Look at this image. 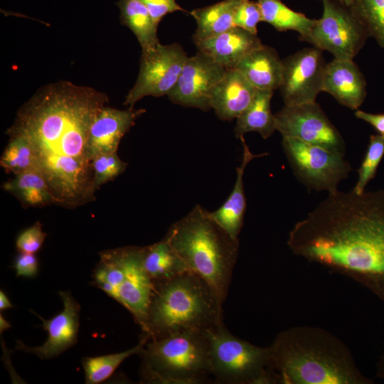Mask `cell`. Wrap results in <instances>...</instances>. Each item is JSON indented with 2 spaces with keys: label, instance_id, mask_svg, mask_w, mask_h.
I'll return each instance as SVG.
<instances>
[{
  "label": "cell",
  "instance_id": "6",
  "mask_svg": "<svg viewBox=\"0 0 384 384\" xmlns=\"http://www.w3.org/2000/svg\"><path fill=\"white\" fill-rule=\"evenodd\" d=\"M139 353L143 358L142 376L147 382L200 383L210 375L206 331H184L149 339Z\"/></svg>",
  "mask_w": 384,
  "mask_h": 384
},
{
  "label": "cell",
  "instance_id": "21",
  "mask_svg": "<svg viewBox=\"0 0 384 384\" xmlns=\"http://www.w3.org/2000/svg\"><path fill=\"white\" fill-rule=\"evenodd\" d=\"M282 68V60L277 51L263 44L247 54L235 67L255 89L273 91L280 87Z\"/></svg>",
  "mask_w": 384,
  "mask_h": 384
},
{
  "label": "cell",
  "instance_id": "9",
  "mask_svg": "<svg viewBox=\"0 0 384 384\" xmlns=\"http://www.w3.org/2000/svg\"><path fill=\"white\" fill-rule=\"evenodd\" d=\"M322 2L321 17L300 40L330 52L334 58L353 60L369 37L366 26L351 8L334 0Z\"/></svg>",
  "mask_w": 384,
  "mask_h": 384
},
{
  "label": "cell",
  "instance_id": "7",
  "mask_svg": "<svg viewBox=\"0 0 384 384\" xmlns=\"http://www.w3.org/2000/svg\"><path fill=\"white\" fill-rule=\"evenodd\" d=\"M92 277L94 285L125 307L144 332L154 284L143 266L142 247L101 252Z\"/></svg>",
  "mask_w": 384,
  "mask_h": 384
},
{
  "label": "cell",
  "instance_id": "25",
  "mask_svg": "<svg viewBox=\"0 0 384 384\" xmlns=\"http://www.w3.org/2000/svg\"><path fill=\"white\" fill-rule=\"evenodd\" d=\"M117 4L120 10L122 24L133 32L142 50L153 48L160 43L157 36L158 25L141 0H119Z\"/></svg>",
  "mask_w": 384,
  "mask_h": 384
},
{
  "label": "cell",
  "instance_id": "14",
  "mask_svg": "<svg viewBox=\"0 0 384 384\" xmlns=\"http://www.w3.org/2000/svg\"><path fill=\"white\" fill-rule=\"evenodd\" d=\"M226 70L198 50L193 56L188 57L168 97L173 103L208 111L212 109V92Z\"/></svg>",
  "mask_w": 384,
  "mask_h": 384
},
{
  "label": "cell",
  "instance_id": "28",
  "mask_svg": "<svg viewBox=\"0 0 384 384\" xmlns=\"http://www.w3.org/2000/svg\"><path fill=\"white\" fill-rule=\"evenodd\" d=\"M146 340L142 338L134 347L127 351L96 357H87L82 360L85 375V383L97 384L108 378L118 366L127 358L139 353Z\"/></svg>",
  "mask_w": 384,
  "mask_h": 384
},
{
  "label": "cell",
  "instance_id": "26",
  "mask_svg": "<svg viewBox=\"0 0 384 384\" xmlns=\"http://www.w3.org/2000/svg\"><path fill=\"white\" fill-rule=\"evenodd\" d=\"M3 188L29 206L56 203L46 179L38 169L27 170L15 175L3 185Z\"/></svg>",
  "mask_w": 384,
  "mask_h": 384
},
{
  "label": "cell",
  "instance_id": "34",
  "mask_svg": "<svg viewBox=\"0 0 384 384\" xmlns=\"http://www.w3.org/2000/svg\"><path fill=\"white\" fill-rule=\"evenodd\" d=\"M46 237L42 225L36 223L19 234L16 245L20 252L35 254L41 249Z\"/></svg>",
  "mask_w": 384,
  "mask_h": 384
},
{
  "label": "cell",
  "instance_id": "31",
  "mask_svg": "<svg viewBox=\"0 0 384 384\" xmlns=\"http://www.w3.org/2000/svg\"><path fill=\"white\" fill-rule=\"evenodd\" d=\"M384 156V137L372 134L365 157L358 171V178L352 191L358 194L365 191L367 184L375 177L378 167Z\"/></svg>",
  "mask_w": 384,
  "mask_h": 384
},
{
  "label": "cell",
  "instance_id": "4",
  "mask_svg": "<svg viewBox=\"0 0 384 384\" xmlns=\"http://www.w3.org/2000/svg\"><path fill=\"white\" fill-rule=\"evenodd\" d=\"M164 238L223 305L238 259L239 240L233 239L200 205L174 223Z\"/></svg>",
  "mask_w": 384,
  "mask_h": 384
},
{
  "label": "cell",
  "instance_id": "29",
  "mask_svg": "<svg viewBox=\"0 0 384 384\" xmlns=\"http://www.w3.org/2000/svg\"><path fill=\"white\" fill-rule=\"evenodd\" d=\"M0 164L5 170L15 175L27 170L38 169L33 148L21 136H10L9 142L1 157Z\"/></svg>",
  "mask_w": 384,
  "mask_h": 384
},
{
  "label": "cell",
  "instance_id": "39",
  "mask_svg": "<svg viewBox=\"0 0 384 384\" xmlns=\"http://www.w3.org/2000/svg\"><path fill=\"white\" fill-rule=\"evenodd\" d=\"M376 376L384 380V353L380 358L376 366Z\"/></svg>",
  "mask_w": 384,
  "mask_h": 384
},
{
  "label": "cell",
  "instance_id": "17",
  "mask_svg": "<svg viewBox=\"0 0 384 384\" xmlns=\"http://www.w3.org/2000/svg\"><path fill=\"white\" fill-rule=\"evenodd\" d=\"M322 91L340 104L357 110L366 95V82L358 65L350 59L334 58L326 64Z\"/></svg>",
  "mask_w": 384,
  "mask_h": 384
},
{
  "label": "cell",
  "instance_id": "2",
  "mask_svg": "<svg viewBox=\"0 0 384 384\" xmlns=\"http://www.w3.org/2000/svg\"><path fill=\"white\" fill-rule=\"evenodd\" d=\"M292 253L347 276L384 302V189L329 193L290 230Z\"/></svg>",
  "mask_w": 384,
  "mask_h": 384
},
{
  "label": "cell",
  "instance_id": "41",
  "mask_svg": "<svg viewBox=\"0 0 384 384\" xmlns=\"http://www.w3.org/2000/svg\"><path fill=\"white\" fill-rule=\"evenodd\" d=\"M339 3L348 8H351L358 0H338Z\"/></svg>",
  "mask_w": 384,
  "mask_h": 384
},
{
  "label": "cell",
  "instance_id": "16",
  "mask_svg": "<svg viewBox=\"0 0 384 384\" xmlns=\"http://www.w3.org/2000/svg\"><path fill=\"white\" fill-rule=\"evenodd\" d=\"M146 112L129 107L121 110L107 105L97 112L90 129L88 151L92 158L100 154L117 153L124 135Z\"/></svg>",
  "mask_w": 384,
  "mask_h": 384
},
{
  "label": "cell",
  "instance_id": "35",
  "mask_svg": "<svg viewBox=\"0 0 384 384\" xmlns=\"http://www.w3.org/2000/svg\"><path fill=\"white\" fill-rule=\"evenodd\" d=\"M147 9L156 24H159L162 18L166 14L176 11H184L176 0H141Z\"/></svg>",
  "mask_w": 384,
  "mask_h": 384
},
{
  "label": "cell",
  "instance_id": "1",
  "mask_svg": "<svg viewBox=\"0 0 384 384\" xmlns=\"http://www.w3.org/2000/svg\"><path fill=\"white\" fill-rule=\"evenodd\" d=\"M105 93L68 81L40 88L19 110L10 136H21L31 146L38 169L46 179L56 203L78 206L94 198L88 138Z\"/></svg>",
  "mask_w": 384,
  "mask_h": 384
},
{
  "label": "cell",
  "instance_id": "40",
  "mask_svg": "<svg viewBox=\"0 0 384 384\" xmlns=\"http://www.w3.org/2000/svg\"><path fill=\"white\" fill-rule=\"evenodd\" d=\"M11 326L10 324L4 319V316H2V314H1L0 316V330L1 333L6 329H8Z\"/></svg>",
  "mask_w": 384,
  "mask_h": 384
},
{
  "label": "cell",
  "instance_id": "19",
  "mask_svg": "<svg viewBox=\"0 0 384 384\" xmlns=\"http://www.w3.org/2000/svg\"><path fill=\"white\" fill-rule=\"evenodd\" d=\"M256 91L237 69H227L212 92L211 108L222 120L237 119L250 105Z\"/></svg>",
  "mask_w": 384,
  "mask_h": 384
},
{
  "label": "cell",
  "instance_id": "32",
  "mask_svg": "<svg viewBox=\"0 0 384 384\" xmlns=\"http://www.w3.org/2000/svg\"><path fill=\"white\" fill-rule=\"evenodd\" d=\"M93 183L95 189L121 174L127 164L117 153L100 154L92 158Z\"/></svg>",
  "mask_w": 384,
  "mask_h": 384
},
{
  "label": "cell",
  "instance_id": "11",
  "mask_svg": "<svg viewBox=\"0 0 384 384\" xmlns=\"http://www.w3.org/2000/svg\"><path fill=\"white\" fill-rule=\"evenodd\" d=\"M188 56L178 43L158 44L142 50L137 80L124 105H134L146 96L168 95L176 85Z\"/></svg>",
  "mask_w": 384,
  "mask_h": 384
},
{
  "label": "cell",
  "instance_id": "15",
  "mask_svg": "<svg viewBox=\"0 0 384 384\" xmlns=\"http://www.w3.org/2000/svg\"><path fill=\"white\" fill-rule=\"evenodd\" d=\"M63 309L50 319H45L33 312L42 321L48 332V338L41 346L29 347L21 341L16 342V348L35 354L41 359H50L72 347L77 341L80 306L69 292H59Z\"/></svg>",
  "mask_w": 384,
  "mask_h": 384
},
{
  "label": "cell",
  "instance_id": "36",
  "mask_svg": "<svg viewBox=\"0 0 384 384\" xmlns=\"http://www.w3.org/2000/svg\"><path fill=\"white\" fill-rule=\"evenodd\" d=\"M14 268L18 277H33L38 273V259L34 253L20 252L16 258Z\"/></svg>",
  "mask_w": 384,
  "mask_h": 384
},
{
  "label": "cell",
  "instance_id": "8",
  "mask_svg": "<svg viewBox=\"0 0 384 384\" xmlns=\"http://www.w3.org/2000/svg\"><path fill=\"white\" fill-rule=\"evenodd\" d=\"M206 332L210 375L216 381L230 384L277 383L270 367L269 346H257L235 336L223 322Z\"/></svg>",
  "mask_w": 384,
  "mask_h": 384
},
{
  "label": "cell",
  "instance_id": "5",
  "mask_svg": "<svg viewBox=\"0 0 384 384\" xmlns=\"http://www.w3.org/2000/svg\"><path fill=\"white\" fill-rule=\"evenodd\" d=\"M222 323V304L210 286L187 271L154 285L142 338L148 341L184 331H206Z\"/></svg>",
  "mask_w": 384,
  "mask_h": 384
},
{
  "label": "cell",
  "instance_id": "10",
  "mask_svg": "<svg viewBox=\"0 0 384 384\" xmlns=\"http://www.w3.org/2000/svg\"><path fill=\"white\" fill-rule=\"evenodd\" d=\"M282 145L295 176L310 189L334 192L352 170L344 156L320 146L287 137Z\"/></svg>",
  "mask_w": 384,
  "mask_h": 384
},
{
  "label": "cell",
  "instance_id": "3",
  "mask_svg": "<svg viewBox=\"0 0 384 384\" xmlns=\"http://www.w3.org/2000/svg\"><path fill=\"white\" fill-rule=\"evenodd\" d=\"M269 348L277 383H373L358 368L349 348L319 327L298 326L282 331Z\"/></svg>",
  "mask_w": 384,
  "mask_h": 384
},
{
  "label": "cell",
  "instance_id": "13",
  "mask_svg": "<svg viewBox=\"0 0 384 384\" xmlns=\"http://www.w3.org/2000/svg\"><path fill=\"white\" fill-rule=\"evenodd\" d=\"M279 87L284 105L315 102L322 91L326 63L321 50L305 48L282 60Z\"/></svg>",
  "mask_w": 384,
  "mask_h": 384
},
{
  "label": "cell",
  "instance_id": "38",
  "mask_svg": "<svg viewBox=\"0 0 384 384\" xmlns=\"http://www.w3.org/2000/svg\"><path fill=\"white\" fill-rule=\"evenodd\" d=\"M12 308V304L3 291H0V309L1 311Z\"/></svg>",
  "mask_w": 384,
  "mask_h": 384
},
{
  "label": "cell",
  "instance_id": "18",
  "mask_svg": "<svg viewBox=\"0 0 384 384\" xmlns=\"http://www.w3.org/2000/svg\"><path fill=\"white\" fill-rule=\"evenodd\" d=\"M198 50L227 69L235 68L250 52L262 45L257 34L233 26L217 36L196 43Z\"/></svg>",
  "mask_w": 384,
  "mask_h": 384
},
{
  "label": "cell",
  "instance_id": "37",
  "mask_svg": "<svg viewBox=\"0 0 384 384\" xmlns=\"http://www.w3.org/2000/svg\"><path fill=\"white\" fill-rule=\"evenodd\" d=\"M355 116L369 123L378 134L384 137V114H372L357 110L355 112Z\"/></svg>",
  "mask_w": 384,
  "mask_h": 384
},
{
  "label": "cell",
  "instance_id": "24",
  "mask_svg": "<svg viewBox=\"0 0 384 384\" xmlns=\"http://www.w3.org/2000/svg\"><path fill=\"white\" fill-rule=\"evenodd\" d=\"M241 0H223L211 6L193 10L197 27L193 36L195 43L222 33L232 27L233 16Z\"/></svg>",
  "mask_w": 384,
  "mask_h": 384
},
{
  "label": "cell",
  "instance_id": "33",
  "mask_svg": "<svg viewBox=\"0 0 384 384\" xmlns=\"http://www.w3.org/2000/svg\"><path fill=\"white\" fill-rule=\"evenodd\" d=\"M260 21H262V15L258 2L241 0L233 16L234 25L257 34V26Z\"/></svg>",
  "mask_w": 384,
  "mask_h": 384
},
{
  "label": "cell",
  "instance_id": "20",
  "mask_svg": "<svg viewBox=\"0 0 384 384\" xmlns=\"http://www.w3.org/2000/svg\"><path fill=\"white\" fill-rule=\"evenodd\" d=\"M240 139L243 146L242 159L240 165L236 169L237 176L233 191L219 208L210 212L211 218L234 240H238L246 209L243 181L245 168L253 159L267 154H253L244 137H241Z\"/></svg>",
  "mask_w": 384,
  "mask_h": 384
},
{
  "label": "cell",
  "instance_id": "23",
  "mask_svg": "<svg viewBox=\"0 0 384 384\" xmlns=\"http://www.w3.org/2000/svg\"><path fill=\"white\" fill-rule=\"evenodd\" d=\"M273 90H257L246 110L237 118L235 137L240 138L250 132L259 133L263 139L270 137L276 130L274 117L271 111Z\"/></svg>",
  "mask_w": 384,
  "mask_h": 384
},
{
  "label": "cell",
  "instance_id": "30",
  "mask_svg": "<svg viewBox=\"0 0 384 384\" xmlns=\"http://www.w3.org/2000/svg\"><path fill=\"white\" fill-rule=\"evenodd\" d=\"M351 9L362 21L369 36L384 48V0H358Z\"/></svg>",
  "mask_w": 384,
  "mask_h": 384
},
{
  "label": "cell",
  "instance_id": "12",
  "mask_svg": "<svg viewBox=\"0 0 384 384\" xmlns=\"http://www.w3.org/2000/svg\"><path fill=\"white\" fill-rule=\"evenodd\" d=\"M276 130L282 137L299 139L344 156V140L320 105L315 102L284 105L274 114Z\"/></svg>",
  "mask_w": 384,
  "mask_h": 384
},
{
  "label": "cell",
  "instance_id": "27",
  "mask_svg": "<svg viewBox=\"0 0 384 384\" xmlns=\"http://www.w3.org/2000/svg\"><path fill=\"white\" fill-rule=\"evenodd\" d=\"M262 15V21L271 24L279 31H297L300 38L306 36L317 19H311L304 14L293 11L280 0H257Z\"/></svg>",
  "mask_w": 384,
  "mask_h": 384
},
{
  "label": "cell",
  "instance_id": "22",
  "mask_svg": "<svg viewBox=\"0 0 384 384\" xmlns=\"http://www.w3.org/2000/svg\"><path fill=\"white\" fill-rule=\"evenodd\" d=\"M142 262L154 285L189 271L184 261L165 238L142 247Z\"/></svg>",
  "mask_w": 384,
  "mask_h": 384
}]
</instances>
